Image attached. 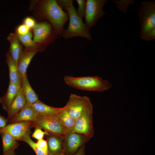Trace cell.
I'll return each instance as SVG.
<instances>
[{
    "label": "cell",
    "mask_w": 155,
    "mask_h": 155,
    "mask_svg": "<svg viewBox=\"0 0 155 155\" xmlns=\"http://www.w3.org/2000/svg\"><path fill=\"white\" fill-rule=\"evenodd\" d=\"M40 3L43 16L51 23L55 33L60 35L64 30V24L69 20L67 13L63 11L56 0H45Z\"/></svg>",
    "instance_id": "1"
},
{
    "label": "cell",
    "mask_w": 155,
    "mask_h": 155,
    "mask_svg": "<svg viewBox=\"0 0 155 155\" xmlns=\"http://www.w3.org/2000/svg\"><path fill=\"white\" fill-rule=\"evenodd\" d=\"M64 81L72 88L85 91L103 92L112 86L107 81L97 76L74 77L66 75L64 77Z\"/></svg>",
    "instance_id": "2"
},
{
    "label": "cell",
    "mask_w": 155,
    "mask_h": 155,
    "mask_svg": "<svg viewBox=\"0 0 155 155\" xmlns=\"http://www.w3.org/2000/svg\"><path fill=\"white\" fill-rule=\"evenodd\" d=\"M64 9L67 12L69 22L68 28L63 31L61 36L66 39L80 36L91 40L90 29L84 23L82 19L77 15L73 3L67 5Z\"/></svg>",
    "instance_id": "3"
},
{
    "label": "cell",
    "mask_w": 155,
    "mask_h": 155,
    "mask_svg": "<svg viewBox=\"0 0 155 155\" xmlns=\"http://www.w3.org/2000/svg\"><path fill=\"white\" fill-rule=\"evenodd\" d=\"M140 24V37L144 40L155 31V2H142L138 12Z\"/></svg>",
    "instance_id": "4"
},
{
    "label": "cell",
    "mask_w": 155,
    "mask_h": 155,
    "mask_svg": "<svg viewBox=\"0 0 155 155\" xmlns=\"http://www.w3.org/2000/svg\"><path fill=\"white\" fill-rule=\"evenodd\" d=\"M30 128L39 127L49 133L62 137L68 131L56 117L39 116L32 122Z\"/></svg>",
    "instance_id": "5"
},
{
    "label": "cell",
    "mask_w": 155,
    "mask_h": 155,
    "mask_svg": "<svg viewBox=\"0 0 155 155\" xmlns=\"http://www.w3.org/2000/svg\"><path fill=\"white\" fill-rule=\"evenodd\" d=\"M92 113L93 106L90 102L80 115L75 120L73 131L90 139L94 133Z\"/></svg>",
    "instance_id": "6"
},
{
    "label": "cell",
    "mask_w": 155,
    "mask_h": 155,
    "mask_svg": "<svg viewBox=\"0 0 155 155\" xmlns=\"http://www.w3.org/2000/svg\"><path fill=\"white\" fill-rule=\"evenodd\" d=\"M107 1L106 0H87L84 17L85 25L90 29L106 13L103 10L104 5Z\"/></svg>",
    "instance_id": "7"
},
{
    "label": "cell",
    "mask_w": 155,
    "mask_h": 155,
    "mask_svg": "<svg viewBox=\"0 0 155 155\" xmlns=\"http://www.w3.org/2000/svg\"><path fill=\"white\" fill-rule=\"evenodd\" d=\"M63 150L65 155H73L90 139L73 131H69L62 137Z\"/></svg>",
    "instance_id": "8"
},
{
    "label": "cell",
    "mask_w": 155,
    "mask_h": 155,
    "mask_svg": "<svg viewBox=\"0 0 155 155\" xmlns=\"http://www.w3.org/2000/svg\"><path fill=\"white\" fill-rule=\"evenodd\" d=\"M90 102L89 98L86 96L71 94L65 105L66 109L70 115L75 120Z\"/></svg>",
    "instance_id": "9"
},
{
    "label": "cell",
    "mask_w": 155,
    "mask_h": 155,
    "mask_svg": "<svg viewBox=\"0 0 155 155\" xmlns=\"http://www.w3.org/2000/svg\"><path fill=\"white\" fill-rule=\"evenodd\" d=\"M31 121H20L9 124L4 127L0 128V134L8 133L17 140H20L26 132L30 129Z\"/></svg>",
    "instance_id": "10"
},
{
    "label": "cell",
    "mask_w": 155,
    "mask_h": 155,
    "mask_svg": "<svg viewBox=\"0 0 155 155\" xmlns=\"http://www.w3.org/2000/svg\"><path fill=\"white\" fill-rule=\"evenodd\" d=\"M31 106L37 115L44 117H56L66 108L65 106L60 108L51 106L39 100Z\"/></svg>",
    "instance_id": "11"
},
{
    "label": "cell",
    "mask_w": 155,
    "mask_h": 155,
    "mask_svg": "<svg viewBox=\"0 0 155 155\" xmlns=\"http://www.w3.org/2000/svg\"><path fill=\"white\" fill-rule=\"evenodd\" d=\"M39 50L37 48H26L22 51L17 63V66L22 77L26 74L27 68L31 59Z\"/></svg>",
    "instance_id": "12"
},
{
    "label": "cell",
    "mask_w": 155,
    "mask_h": 155,
    "mask_svg": "<svg viewBox=\"0 0 155 155\" xmlns=\"http://www.w3.org/2000/svg\"><path fill=\"white\" fill-rule=\"evenodd\" d=\"M26 104L25 96L20 89L7 112V122L9 123Z\"/></svg>",
    "instance_id": "13"
},
{
    "label": "cell",
    "mask_w": 155,
    "mask_h": 155,
    "mask_svg": "<svg viewBox=\"0 0 155 155\" xmlns=\"http://www.w3.org/2000/svg\"><path fill=\"white\" fill-rule=\"evenodd\" d=\"M33 28V40L36 43L41 42L46 40L50 36L52 30L51 25L46 22L36 24Z\"/></svg>",
    "instance_id": "14"
},
{
    "label": "cell",
    "mask_w": 155,
    "mask_h": 155,
    "mask_svg": "<svg viewBox=\"0 0 155 155\" xmlns=\"http://www.w3.org/2000/svg\"><path fill=\"white\" fill-rule=\"evenodd\" d=\"M21 87V86L9 82L5 94L0 97V103L3 109L6 112L20 90Z\"/></svg>",
    "instance_id": "15"
},
{
    "label": "cell",
    "mask_w": 155,
    "mask_h": 155,
    "mask_svg": "<svg viewBox=\"0 0 155 155\" xmlns=\"http://www.w3.org/2000/svg\"><path fill=\"white\" fill-rule=\"evenodd\" d=\"M7 39L10 44L8 52L17 66L18 60L23 51L22 46L19 42L16 33H10L8 36Z\"/></svg>",
    "instance_id": "16"
},
{
    "label": "cell",
    "mask_w": 155,
    "mask_h": 155,
    "mask_svg": "<svg viewBox=\"0 0 155 155\" xmlns=\"http://www.w3.org/2000/svg\"><path fill=\"white\" fill-rule=\"evenodd\" d=\"M38 116L31 106L26 104L9 122V124L20 121L33 122L36 120Z\"/></svg>",
    "instance_id": "17"
},
{
    "label": "cell",
    "mask_w": 155,
    "mask_h": 155,
    "mask_svg": "<svg viewBox=\"0 0 155 155\" xmlns=\"http://www.w3.org/2000/svg\"><path fill=\"white\" fill-rule=\"evenodd\" d=\"M21 89L25 96L27 104L31 105L38 100L37 95L29 82L26 74L22 77Z\"/></svg>",
    "instance_id": "18"
},
{
    "label": "cell",
    "mask_w": 155,
    "mask_h": 155,
    "mask_svg": "<svg viewBox=\"0 0 155 155\" xmlns=\"http://www.w3.org/2000/svg\"><path fill=\"white\" fill-rule=\"evenodd\" d=\"M6 62L9 72V82L21 86L22 77L17 65L8 52L6 54Z\"/></svg>",
    "instance_id": "19"
},
{
    "label": "cell",
    "mask_w": 155,
    "mask_h": 155,
    "mask_svg": "<svg viewBox=\"0 0 155 155\" xmlns=\"http://www.w3.org/2000/svg\"><path fill=\"white\" fill-rule=\"evenodd\" d=\"M47 135L48 154L59 155L63 151L62 137L51 133Z\"/></svg>",
    "instance_id": "20"
},
{
    "label": "cell",
    "mask_w": 155,
    "mask_h": 155,
    "mask_svg": "<svg viewBox=\"0 0 155 155\" xmlns=\"http://www.w3.org/2000/svg\"><path fill=\"white\" fill-rule=\"evenodd\" d=\"M1 135L3 153L10 150L15 151L19 145L17 140L8 133H3Z\"/></svg>",
    "instance_id": "21"
},
{
    "label": "cell",
    "mask_w": 155,
    "mask_h": 155,
    "mask_svg": "<svg viewBox=\"0 0 155 155\" xmlns=\"http://www.w3.org/2000/svg\"><path fill=\"white\" fill-rule=\"evenodd\" d=\"M56 117L68 131H73L75 120L70 115L66 108L60 112Z\"/></svg>",
    "instance_id": "22"
},
{
    "label": "cell",
    "mask_w": 155,
    "mask_h": 155,
    "mask_svg": "<svg viewBox=\"0 0 155 155\" xmlns=\"http://www.w3.org/2000/svg\"><path fill=\"white\" fill-rule=\"evenodd\" d=\"M30 129L28 130L21 137L20 141H23L27 143L33 149L36 155H46V154L37 145L31 138L30 134L31 133Z\"/></svg>",
    "instance_id": "23"
},
{
    "label": "cell",
    "mask_w": 155,
    "mask_h": 155,
    "mask_svg": "<svg viewBox=\"0 0 155 155\" xmlns=\"http://www.w3.org/2000/svg\"><path fill=\"white\" fill-rule=\"evenodd\" d=\"M17 36L19 40L26 48H37L36 47L38 46L37 44L32 40V35L30 32L22 35H17Z\"/></svg>",
    "instance_id": "24"
},
{
    "label": "cell",
    "mask_w": 155,
    "mask_h": 155,
    "mask_svg": "<svg viewBox=\"0 0 155 155\" xmlns=\"http://www.w3.org/2000/svg\"><path fill=\"white\" fill-rule=\"evenodd\" d=\"M78 7L76 11L77 15L82 19L84 16L86 9V1L85 0H76Z\"/></svg>",
    "instance_id": "25"
},
{
    "label": "cell",
    "mask_w": 155,
    "mask_h": 155,
    "mask_svg": "<svg viewBox=\"0 0 155 155\" xmlns=\"http://www.w3.org/2000/svg\"><path fill=\"white\" fill-rule=\"evenodd\" d=\"M49 134L48 132L46 131H42L40 128L36 127L32 136L34 138L39 140L43 139L44 135H47Z\"/></svg>",
    "instance_id": "26"
},
{
    "label": "cell",
    "mask_w": 155,
    "mask_h": 155,
    "mask_svg": "<svg viewBox=\"0 0 155 155\" xmlns=\"http://www.w3.org/2000/svg\"><path fill=\"white\" fill-rule=\"evenodd\" d=\"M37 145L46 154H48V145L47 141L43 139L38 140Z\"/></svg>",
    "instance_id": "27"
},
{
    "label": "cell",
    "mask_w": 155,
    "mask_h": 155,
    "mask_svg": "<svg viewBox=\"0 0 155 155\" xmlns=\"http://www.w3.org/2000/svg\"><path fill=\"white\" fill-rule=\"evenodd\" d=\"M29 28L24 24L20 25L17 28L16 34L17 35H22L29 32Z\"/></svg>",
    "instance_id": "28"
},
{
    "label": "cell",
    "mask_w": 155,
    "mask_h": 155,
    "mask_svg": "<svg viewBox=\"0 0 155 155\" xmlns=\"http://www.w3.org/2000/svg\"><path fill=\"white\" fill-rule=\"evenodd\" d=\"M24 24L29 29L33 28L36 25L35 20L30 17L26 18L24 20Z\"/></svg>",
    "instance_id": "29"
},
{
    "label": "cell",
    "mask_w": 155,
    "mask_h": 155,
    "mask_svg": "<svg viewBox=\"0 0 155 155\" xmlns=\"http://www.w3.org/2000/svg\"><path fill=\"white\" fill-rule=\"evenodd\" d=\"M56 1L62 8H64L67 5L73 3V2L72 0H59Z\"/></svg>",
    "instance_id": "30"
},
{
    "label": "cell",
    "mask_w": 155,
    "mask_h": 155,
    "mask_svg": "<svg viewBox=\"0 0 155 155\" xmlns=\"http://www.w3.org/2000/svg\"><path fill=\"white\" fill-rule=\"evenodd\" d=\"M7 123L6 119L0 114V128L4 127Z\"/></svg>",
    "instance_id": "31"
},
{
    "label": "cell",
    "mask_w": 155,
    "mask_h": 155,
    "mask_svg": "<svg viewBox=\"0 0 155 155\" xmlns=\"http://www.w3.org/2000/svg\"><path fill=\"white\" fill-rule=\"evenodd\" d=\"M85 145L82 146L73 155H85Z\"/></svg>",
    "instance_id": "32"
},
{
    "label": "cell",
    "mask_w": 155,
    "mask_h": 155,
    "mask_svg": "<svg viewBox=\"0 0 155 155\" xmlns=\"http://www.w3.org/2000/svg\"><path fill=\"white\" fill-rule=\"evenodd\" d=\"M3 155H16V154L15 151L10 150L3 153Z\"/></svg>",
    "instance_id": "33"
},
{
    "label": "cell",
    "mask_w": 155,
    "mask_h": 155,
    "mask_svg": "<svg viewBox=\"0 0 155 155\" xmlns=\"http://www.w3.org/2000/svg\"><path fill=\"white\" fill-rule=\"evenodd\" d=\"M59 155H65L64 152L63 151Z\"/></svg>",
    "instance_id": "34"
},
{
    "label": "cell",
    "mask_w": 155,
    "mask_h": 155,
    "mask_svg": "<svg viewBox=\"0 0 155 155\" xmlns=\"http://www.w3.org/2000/svg\"><path fill=\"white\" fill-rule=\"evenodd\" d=\"M46 155H52V154H46Z\"/></svg>",
    "instance_id": "35"
}]
</instances>
